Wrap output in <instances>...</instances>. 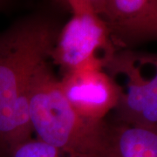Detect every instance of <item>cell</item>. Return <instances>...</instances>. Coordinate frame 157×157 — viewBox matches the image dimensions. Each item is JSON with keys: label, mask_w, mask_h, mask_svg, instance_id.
I'll return each instance as SVG.
<instances>
[{"label": "cell", "mask_w": 157, "mask_h": 157, "mask_svg": "<svg viewBox=\"0 0 157 157\" xmlns=\"http://www.w3.org/2000/svg\"><path fill=\"white\" fill-rule=\"evenodd\" d=\"M60 31L51 15L36 12L0 33V157H11L33 134L29 98L38 73L50 64Z\"/></svg>", "instance_id": "obj_1"}, {"label": "cell", "mask_w": 157, "mask_h": 157, "mask_svg": "<svg viewBox=\"0 0 157 157\" xmlns=\"http://www.w3.org/2000/svg\"><path fill=\"white\" fill-rule=\"evenodd\" d=\"M71 13L78 11H91L101 16L107 0H52Z\"/></svg>", "instance_id": "obj_9"}, {"label": "cell", "mask_w": 157, "mask_h": 157, "mask_svg": "<svg viewBox=\"0 0 157 157\" xmlns=\"http://www.w3.org/2000/svg\"><path fill=\"white\" fill-rule=\"evenodd\" d=\"M66 100L79 116L91 121H105L119 102L116 84L101 67H85L64 73L59 79Z\"/></svg>", "instance_id": "obj_5"}, {"label": "cell", "mask_w": 157, "mask_h": 157, "mask_svg": "<svg viewBox=\"0 0 157 157\" xmlns=\"http://www.w3.org/2000/svg\"><path fill=\"white\" fill-rule=\"evenodd\" d=\"M151 38H157V20L155 25V26H154V29H153Z\"/></svg>", "instance_id": "obj_11"}, {"label": "cell", "mask_w": 157, "mask_h": 157, "mask_svg": "<svg viewBox=\"0 0 157 157\" xmlns=\"http://www.w3.org/2000/svg\"><path fill=\"white\" fill-rule=\"evenodd\" d=\"M16 0H0V12L8 11L15 5Z\"/></svg>", "instance_id": "obj_10"}, {"label": "cell", "mask_w": 157, "mask_h": 157, "mask_svg": "<svg viewBox=\"0 0 157 157\" xmlns=\"http://www.w3.org/2000/svg\"><path fill=\"white\" fill-rule=\"evenodd\" d=\"M110 157H157V128L108 121Z\"/></svg>", "instance_id": "obj_7"}, {"label": "cell", "mask_w": 157, "mask_h": 157, "mask_svg": "<svg viewBox=\"0 0 157 157\" xmlns=\"http://www.w3.org/2000/svg\"><path fill=\"white\" fill-rule=\"evenodd\" d=\"M28 113L37 139L54 147L63 157H110L108 121L87 120L74 112L49 64L34 79Z\"/></svg>", "instance_id": "obj_2"}, {"label": "cell", "mask_w": 157, "mask_h": 157, "mask_svg": "<svg viewBox=\"0 0 157 157\" xmlns=\"http://www.w3.org/2000/svg\"><path fill=\"white\" fill-rule=\"evenodd\" d=\"M11 157H63L60 152L39 139H30L14 149Z\"/></svg>", "instance_id": "obj_8"}, {"label": "cell", "mask_w": 157, "mask_h": 157, "mask_svg": "<svg viewBox=\"0 0 157 157\" xmlns=\"http://www.w3.org/2000/svg\"><path fill=\"white\" fill-rule=\"evenodd\" d=\"M101 17L116 45L149 39L157 20V0H107Z\"/></svg>", "instance_id": "obj_6"}, {"label": "cell", "mask_w": 157, "mask_h": 157, "mask_svg": "<svg viewBox=\"0 0 157 157\" xmlns=\"http://www.w3.org/2000/svg\"><path fill=\"white\" fill-rule=\"evenodd\" d=\"M119 50L106 22L91 11L72 13L60 28L50 60L67 73L85 67L106 66Z\"/></svg>", "instance_id": "obj_4"}, {"label": "cell", "mask_w": 157, "mask_h": 157, "mask_svg": "<svg viewBox=\"0 0 157 157\" xmlns=\"http://www.w3.org/2000/svg\"><path fill=\"white\" fill-rule=\"evenodd\" d=\"M104 69L119 90L114 121L157 128V54L118 50Z\"/></svg>", "instance_id": "obj_3"}]
</instances>
